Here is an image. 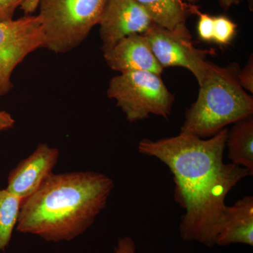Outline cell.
Here are the masks:
<instances>
[{"instance_id":"2","label":"cell","mask_w":253,"mask_h":253,"mask_svg":"<svg viewBox=\"0 0 253 253\" xmlns=\"http://www.w3.org/2000/svg\"><path fill=\"white\" fill-rule=\"evenodd\" d=\"M114 187L102 173H52L23 201L16 230L46 242L73 241L92 226Z\"/></svg>"},{"instance_id":"15","label":"cell","mask_w":253,"mask_h":253,"mask_svg":"<svg viewBox=\"0 0 253 253\" xmlns=\"http://www.w3.org/2000/svg\"><path fill=\"white\" fill-rule=\"evenodd\" d=\"M237 25L225 16L214 17L212 41L219 45H227L235 36Z\"/></svg>"},{"instance_id":"18","label":"cell","mask_w":253,"mask_h":253,"mask_svg":"<svg viewBox=\"0 0 253 253\" xmlns=\"http://www.w3.org/2000/svg\"><path fill=\"white\" fill-rule=\"evenodd\" d=\"M239 84L251 93L253 92V56H250L249 61L243 69L239 70L237 74Z\"/></svg>"},{"instance_id":"12","label":"cell","mask_w":253,"mask_h":253,"mask_svg":"<svg viewBox=\"0 0 253 253\" xmlns=\"http://www.w3.org/2000/svg\"><path fill=\"white\" fill-rule=\"evenodd\" d=\"M150 15L156 24L191 41L186 27V18L191 14L193 4L185 0H136Z\"/></svg>"},{"instance_id":"17","label":"cell","mask_w":253,"mask_h":253,"mask_svg":"<svg viewBox=\"0 0 253 253\" xmlns=\"http://www.w3.org/2000/svg\"><path fill=\"white\" fill-rule=\"evenodd\" d=\"M31 0H0V23L14 19L16 9Z\"/></svg>"},{"instance_id":"20","label":"cell","mask_w":253,"mask_h":253,"mask_svg":"<svg viewBox=\"0 0 253 253\" xmlns=\"http://www.w3.org/2000/svg\"><path fill=\"white\" fill-rule=\"evenodd\" d=\"M16 121L10 113L0 111V132L8 131L14 127Z\"/></svg>"},{"instance_id":"9","label":"cell","mask_w":253,"mask_h":253,"mask_svg":"<svg viewBox=\"0 0 253 253\" xmlns=\"http://www.w3.org/2000/svg\"><path fill=\"white\" fill-rule=\"evenodd\" d=\"M59 156L57 148L46 143L38 144L29 156L10 171L6 189L24 201L52 174Z\"/></svg>"},{"instance_id":"4","label":"cell","mask_w":253,"mask_h":253,"mask_svg":"<svg viewBox=\"0 0 253 253\" xmlns=\"http://www.w3.org/2000/svg\"><path fill=\"white\" fill-rule=\"evenodd\" d=\"M107 0H33L44 33L42 48L65 54L81 45L99 24Z\"/></svg>"},{"instance_id":"14","label":"cell","mask_w":253,"mask_h":253,"mask_svg":"<svg viewBox=\"0 0 253 253\" xmlns=\"http://www.w3.org/2000/svg\"><path fill=\"white\" fill-rule=\"evenodd\" d=\"M22 203L23 200L16 195L0 187V253L9 247Z\"/></svg>"},{"instance_id":"13","label":"cell","mask_w":253,"mask_h":253,"mask_svg":"<svg viewBox=\"0 0 253 253\" xmlns=\"http://www.w3.org/2000/svg\"><path fill=\"white\" fill-rule=\"evenodd\" d=\"M226 147L231 163L247 169L253 174V117L244 118L234 123L228 130Z\"/></svg>"},{"instance_id":"21","label":"cell","mask_w":253,"mask_h":253,"mask_svg":"<svg viewBox=\"0 0 253 253\" xmlns=\"http://www.w3.org/2000/svg\"><path fill=\"white\" fill-rule=\"evenodd\" d=\"M185 1L189 4H194V3L197 2L199 0H185ZM244 0H219V3L221 7L226 10L234 5H239Z\"/></svg>"},{"instance_id":"10","label":"cell","mask_w":253,"mask_h":253,"mask_svg":"<svg viewBox=\"0 0 253 253\" xmlns=\"http://www.w3.org/2000/svg\"><path fill=\"white\" fill-rule=\"evenodd\" d=\"M104 57L109 68L120 73L149 71L161 76L163 71L144 34L123 38L112 49L104 53Z\"/></svg>"},{"instance_id":"6","label":"cell","mask_w":253,"mask_h":253,"mask_svg":"<svg viewBox=\"0 0 253 253\" xmlns=\"http://www.w3.org/2000/svg\"><path fill=\"white\" fill-rule=\"evenodd\" d=\"M44 41L38 15L0 23V97L12 89L11 76L15 68L28 54L42 48Z\"/></svg>"},{"instance_id":"19","label":"cell","mask_w":253,"mask_h":253,"mask_svg":"<svg viewBox=\"0 0 253 253\" xmlns=\"http://www.w3.org/2000/svg\"><path fill=\"white\" fill-rule=\"evenodd\" d=\"M113 253H136V244L134 239L126 236L118 238Z\"/></svg>"},{"instance_id":"1","label":"cell","mask_w":253,"mask_h":253,"mask_svg":"<svg viewBox=\"0 0 253 253\" xmlns=\"http://www.w3.org/2000/svg\"><path fill=\"white\" fill-rule=\"evenodd\" d=\"M227 132L224 128L208 139L179 133L138 145L140 154L157 158L173 174L174 200L185 210L179 224L184 241L214 247L226 196L251 176L245 168L224 162Z\"/></svg>"},{"instance_id":"8","label":"cell","mask_w":253,"mask_h":253,"mask_svg":"<svg viewBox=\"0 0 253 253\" xmlns=\"http://www.w3.org/2000/svg\"><path fill=\"white\" fill-rule=\"evenodd\" d=\"M136 0H107L99 22L103 52L126 36L144 34L154 23Z\"/></svg>"},{"instance_id":"22","label":"cell","mask_w":253,"mask_h":253,"mask_svg":"<svg viewBox=\"0 0 253 253\" xmlns=\"http://www.w3.org/2000/svg\"><path fill=\"white\" fill-rule=\"evenodd\" d=\"M248 1H249L250 10H251V11H253V0H248Z\"/></svg>"},{"instance_id":"11","label":"cell","mask_w":253,"mask_h":253,"mask_svg":"<svg viewBox=\"0 0 253 253\" xmlns=\"http://www.w3.org/2000/svg\"><path fill=\"white\" fill-rule=\"evenodd\" d=\"M253 246V197L244 196L232 206H226L221 217L215 246Z\"/></svg>"},{"instance_id":"5","label":"cell","mask_w":253,"mask_h":253,"mask_svg":"<svg viewBox=\"0 0 253 253\" xmlns=\"http://www.w3.org/2000/svg\"><path fill=\"white\" fill-rule=\"evenodd\" d=\"M107 95L116 101L129 123L151 115L168 119L174 101L161 76L149 71L120 73L110 81Z\"/></svg>"},{"instance_id":"16","label":"cell","mask_w":253,"mask_h":253,"mask_svg":"<svg viewBox=\"0 0 253 253\" xmlns=\"http://www.w3.org/2000/svg\"><path fill=\"white\" fill-rule=\"evenodd\" d=\"M191 14L199 16L197 31L200 39L205 42L212 41L214 17L199 11V7L193 4L191 9Z\"/></svg>"},{"instance_id":"3","label":"cell","mask_w":253,"mask_h":253,"mask_svg":"<svg viewBox=\"0 0 253 253\" xmlns=\"http://www.w3.org/2000/svg\"><path fill=\"white\" fill-rule=\"evenodd\" d=\"M239 71L235 63L225 67L209 63L197 99L186 111L181 134L210 138L253 116V99L239 84Z\"/></svg>"},{"instance_id":"7","label":"cell","mask_w":253,"mask_h":253,"mask_svg":"<svg viewBox=\"0 0 253 253\" xmlns=\"http://www.w3.org/2000/svg\"><path fill=\"white\" fill-rule=\"evenodd\" d=\"M151 50L163 68L182 67L189 70L201 83L209 66L206 57L210 51L197 49L184 39L154 23L144 33Z\"/></svg>"}]
</instances>
